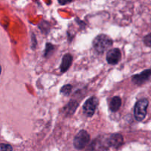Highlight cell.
<instances>
[{"label": "cell", "instance_id": "obj_1", "mask_svg": "<svg viewBox=\"0 0 151 151\" xmlns=\"http://www.w3.org/2000/svg\"><path fill=\"white\" fill-rule=\"evenodd\" d=\"M113 44V41L106 35H100L94 38L93 41V47L96 52L100 54L104 52Z\"/></svg>", "mask_w": 151, "mask_h": 151}, {"label": "cell", "instance_id": "obj_2", "mask_svg": "<svg viewBox=\"0 0 151 151\" xmlns=\"http://www.w3.org/2000/svg\"><path fill=\"white\" fill-rule=\"evenodd\" d=\"M148 104L149 102L147 99H142L136 103L134 108V116L137 121L141 122L145 118Z\"/></svg>", "mask_w": 151, "mask_h": 151}, {"label": "cell", "instance_id": "obj_3", "mask_svg": "<svg viewBox=\"0 0 151 151\" xmlns=\"http://www.w3.org/2000/svg\"><path fill=\"white\" fill-rule=\"evenodd\" d=\"M90 142V135L88 132L84 130H82L75 136L74 139L73 145L74 147L78 150H82L85 148L86 146Z\"/></svg>", "mask_w": 151, "mask_h": 151}, {"label": "cell", "instance_id": "obj_4", "mask_svg": "<svg viewBox=\"0 0 151 151\" xmlns=\"http://www.w3.org/2000/svg\"><path fill=\"white\" fill-rule=\"evenodd\" d=\"M97 106H98V99L96 97H90L86 101L83 107L84 114L87 116H92L95 112Z\"/></svg>", "mask_w": 151, "mask_h": 151}, {"label": "cell", "instance_id": "obj_5", "mask_svg": "<svg viewBox=\"0 0 151 151\" xmlns=\"http://www.w3.org/2000/svg\"><path fill=\"white\" fill-rule=\"evenodd\" d=\"M109 146L107 142V137H100L96 138L91 144L92 151H107Z\"/></svg>", "mask_w": 151, "mask_h": 151}, {"label": "cell", "instance_id": "obj_6", "mask_svg": "<svg viewBox=\"0 0 151 151\" xmlns=\"http://www.w3.org/2000/svg\"><path fill=\"white\" fill-rule=\"evenodd\" d=\"M121 52L119 49L114 48L109 50L106 55V60L107 62L111 65L117 64L121 60Z\"/></svg>", "mask_w": 151, "mask_h": 151}, {"label": "cell", "instance_id": "obj_7", "mask_svg": "<svg viewBox=\"0 0 151 151\" xmlns=\"http://www.w3.org/2000/svg\"><path fill=\"white\" fill-rule=\"evenodd\" d=\"M151 75L150 69H147V70L143 71L142 73L136 75L132 77V81L137 85H142L145 82H147L149 79Z\"/></svg>", "mask_w": 151, "mask_h": 151}, {"label": "cell", "instance_id": "obj_8", "mask_svg": "<svg viewBox=\"0 0 151 151\" xmlns=\"http://www.w3.org/2000/svg\"><path fill=\"white\" fill-rule=\"evenodd\" d=\"M107 142L109 147H119L123 143V137L119 134H114L107 137Z\"/></svg>", "mask_w": 151, "mask_h": 151}, {"label": "cell", "instance_id": "obj_9", "mask_svg": "<svg viewBox=\"0 0 151 151\" xmlns=\"http://www.w3.org/2000/svg\"><path fill=\"white\" fill-rule=\"evenodd\" d=\"M72 63V56L69 53L64 55L62 58L61 64H60V71L61 72H66L70 67Z\"/></svg>", "mask_w": 151, "mask_h": 151}, {"label": "cell", "instance_id": "obj_10", "mask_svg": "<svg viewBox=\"0 0 151 151\" xmlns=\"http://www.w3.org/2000/svg\"><path fill=\"white\" fill-rule=\"evenodd\" d=\"M121 105H122V100H121L120 97L116 96L111 100L110 103H109V108L111 111L116 112L119 110Z\"/></svg>", "mask_w": 151, "mask_h": 151}, {"label": "cell", "instance_id": "obj_11", "mask_svg": "<svg viewBox=\"0 0 151 151\" xmlns=\"http://www.w3.org/2000/svg\"><path fill=\"white\" fill-rule=\"evenodd\" d=\"M78 106V103L75 101H72L69 103V104L66 105V107L64 108V111L67 114H72L74 112L76 111L77 108Z\"/></svg>", "mask_w": 151, "mask_h": 151}, {"label": "cell", "instance_id": "obj_12", "mask_svg": "<svg viewBox=\"0 0 151 151\" xmlns=\"http://www.w3.org/2000/svg\"><path fill=\"white\" fill-rule=\"evenodd\" d=\"M72 86L71 85H65L64 86H63L60 89V92L62 93L64 95H69V94L72 91Z\"/></svg>", "mask_w": 151, "mask_h": 151}, {"label": "cell", "instance_id": "obj_13", "mask_svg": "<svg viewBox=\"0 0 151 151\" xmlns=\"http://www.w3.org/2000/svg\"><path fill=\"white\" fill-rule=\"evenodd\" d=\"M0 151H13V147L8 144H0Z\"/></svg>", "mask_w": 151, "mask_h": 151}, {"label": "cell", "instance_id": "obj_14", "mask_svg": "<svg viewBox=\"0 0 151 151\" xmlns=\"http://www.w3.org/2000/svg\"><path fill=\"white\" fill-rule=\"evenodd\" d=\"M145 44L147 46V47H150L151 44V38H150V34H148L147 35H146L144 38Z\"/></svg>", "mask_w": 151, "mask_h": 151}, {"label": "cell", "instance_id": "obj_15", "mask_svg": "<svg viewBox=\"0 0 151 151\" xmlns=\"http://www.w3.org/2000/svg\"><path fill=\"white\" fill-rule=\"evenodd\" d=\"M54 49V47H53L52 44H47V50H46L45 51V54H44V55L47 56V55L50 54V52L52 50H53Z\"/></svg>", "mask_w": 151, "mask_h": 151}, {"label": "cell", "instance_id": "obj_16", "mask_svg": "<svg viewBox=\"0 0 151 151\" xmlns=\"http://www.w3.org/2000/svg\"><path fill=\"white\" fill-rule=\"evenodd\" d=\"M69 1H59V3H60V4H66V3H69Z\"/></svg>", "mask_w": 151, "mask_h": 151}, {"label": "cell", "instance_id": "obj_17", "mask_svg": "<svg viewBox=\"0 0 151 151\" xmlns=\"http://www.w3.org/2000/svg\"><path fill=\"white\" fill-rule=\"evenodd\" d=\"M1 66H0V74H1Z\"/></svg>", "mask_w": 151, "mask_h": 151}]
</instances>
